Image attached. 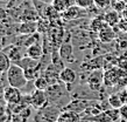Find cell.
<instances>
[{
  "mask_svg": "<svg viewBox=\"0 0 127 122\" xmlns=\"http://www.w3.org/2000/svg\"><path fill=\"white\" fill-rule=\"evenodd\" d=\"M6 74H7V80L9 86H13L15 88H19V89L26 88L27 83L29 82V80L26 76L25 69L18 63H12Z\"/></svg>",
  "mask_w": 127,
  "mask_h": 122,
  "instance_id": "obj_1",
  "label": "cell"
},
{
  "mask_svg": "<svg viewBox=\"0 0 127 122\" xmlns=\"http://www.w3.org/2000/svg\"><path fill=\"white\" fill-rule=\"evenodd\" d=\"M48 105H49V100L46 91L35 88L31 93V106L33 108H35L36 110H41Z\"/></svg>",
  "mask_w": 127,
  "mask_h": 122,
  "instance_id": "obj_2",
  "label": "cell"
},
{
  "mask_svg": "<svg viewBox=\"0 0 127 122\" xmlns=\"http://www.w3.org/2000/svg\"><path fill=\"white\" fill-rule=\"evenodd\" d=\"M86 14H88V9H84L77 5H72L69 8H66L64 12H62L61 16L64 21H72V20H77L83 16H86Z\"/></svg>",
  "mask_w": 127,
  "mask_h": 122,
  "instance_id": "obj_3",
  "label": "cell"
},
{
  "mask_svg": "<svg viewBox=\"0 0 127 122\" xmlns=\"http://www.w3.org/2000/svg\"><path fill=\"white\" fill-rule=\"evenodd\" d=\"M2 99L7 105H13V103H19L22 99V94H21V89L15 88L13 86H8L5 89L4 94H2Z\"/></svg>",
  "mask_w": 127,
  "mask_h": 122,
  "instance_id": "obj_4",
  "label": "cell"
},
{
  "mask_svg": "<svg viewBox=\"0 0 127 122\" xmlns=\"http://www.w3.org/2000/svg\"><path fill=\"white\" fill-rule=\"evenodd\" d=\"M103 82H104V73L101 71L95 69L88 76V86L91 91L98 92L100 89Z\"/></svg>",
  "mask_w": 127,
  "mask_h": 122,
  "instance_id": "obj_5",
  "label": "cell"
},
{
  "mask_svg": "<svg viewBox=\"0 0 127 122\" xmlns=\"http://www.w3.org/2000/svg\"><path fill=\"white\" fill-rule=\"evenodd\" d=\"M97 34H98V38H99L100 41H101V42H105V43L113 41L117 36L114 27H112V26H110V25H107V24H105L104 27L101 28Z\"/></svg>",
  "mask_w": 127,
  "mask_h": 122,
  "instance_id": "obj_6",
  "label": "cell"
},
{
  "mask_svg": "<svg viewBox=\"0 0 127 122\" xmlns=\"http://www.w3.org/2000/svg\"><path fill=\"white\" fill-rule=\"evenodd\" d=\"M76 79H77V74H76V72L73 71L72 68L64 67L60 73V82L64 83L66 86L72 85L76 81Z\"/></svg>",
  "mask_w": 127,
  "mask_h": 122,
  "instance_id": "obj_7",
  "label": "cell"
},
{
  "mask_svg": "<svg viewBox=\"0 0 127 122\" xmlns=\"http://www.w3.org/2000/svg\"><path fill=\"white\" fill-rule=\"evenodd\" d=\"M82 116L73 110H66L62 109L61 114L58 115L57 121L56 122H81Z\"/></svg>",
  "mask_w": 127,
  "mask_h": 122,
  "instance_id": "obj_8",
  "label": "cell"
},
{
  "mask_svg": "<svg viewBox=\"0 0 127 122\" xmlns=\"http://www.w3.org/2000/svg\"><path fill=\"white\" fill-rule=\"evenodd\" d=\"M2 51L8 55V58L11 59L12 63H18L20 60L23 58V53L19 46L11 45V46H8V47H5V49H2Z\"/></svg>",
  "mask_w": 127,
  "mask_h": 122,
  "instance_id": "obj_9",
  "label": "cell"
},
{
  "mask_svg": "<svg viewBox=\"0 0 127 122\" xmlns=\"http://www.w3.org/2000/svg\"><path fill=\"white\" fill-rule=\"evenodd\" d=\"M103 18H104L105 22L107 25H110V26H112V27H117L119 25V22L121 21V19H123L121 18V13L114 11L113 8H112L111 11L105 12L103 14Z\"/></svg>",
  "mask_w": 127,
  "mask_h": 122,
  "instance_id": "obj_10",
  "label": "cell"
},
{
  "mask_svg": "<svg viewBox=\"0 0 127 122\" xmlns=\"http://www.w3.org/2000/svg\"><path fill=\"white\" fill-rule=\"evenodd\" d=\"M60 56L64 62H72L73 61V54H72V46L69 41H64L61 45L60 48Z\"/></svg>",
  "mask_w": 127,
  "mask_h": 122,
  "instance_id": "obj_11",
  "label": "cell"
},
{
  "mask_svg": "<svg viewBox=\"0 0 127 122\" xmlns=\"http://www.w3.org/2000/svg\"><path fill=\"white\" fill-rule=\"evenodd\" d=\"M37 31V24L33 22V21H25L23 24H20L16 28V32L19 34H23V35H31L33 33Z\"/></svg>",
  "mask_w": 127,
  "mask_h": 122,
  "instance_id": "obj_12",
  "label": "cell"
},
{
  "mask_svg": "<svg viewBox=\"0 0 127 122\" xmlns=\"http://www.w3.org/2000/svg\"><path fill=\"white\" fill-rule=\"evenodd\" d=\"M43 52H44L43 51V47L37 42V43H33L31 46H28L27 51H26V54H27V56L32 58V59L41 60L43 58Z\"/></svg>",
  "mask_w": 127,
  "mask_h": 122,
  "instance_id": "obj_13",
  "label": "cell"
},
{
  "mask_svg": "<svg viewBox=\"0 0 127 122\" xmlns=\"http://www.w3.org/2000/svg\"><path fill=\"white\" fill-rule=\"evenodd\" d=\"M51 5L55 7V9H57L60 13H62L70 6L75 5V0H53Z\"/></svg>",
  "mask_w": 127,
  "mask_h": 122,
  "instance_id": "obj_14",
  "label": "cell"
},
{
  "mask_svg": "<svg viewBox=\"0 0 127 122\" xmlns=\"http://www.w3.org/2000/svg\"><path fill=\"white\" fill-rule=\"evenodd\" d=\"M12 65L11 59L8 58V55L5 53L2 49L0 51V73H7Z\"/></svg>",
  "mask_w": 127,
  "mask_h": 122,
  "instance_id": "obj_15",
  "label": "cell"
},
{
  "mask_svg": "<svg viewBox=\"0 0 127 122\" xmlns=\"http://www.w3.org/2000/svg\"><path fill=\"white\" fill-rule=\"evenodd\" d=\"M119 75H117V69H111L104 75V83L105 86H114L118 82Z\"/></svg>",
  "mask_w": 127,
  "mask_h": 122,
  "instance_id": "obj_16",
  "label": "cell"
},
{
  "mask_svg": "<svg viewBox=\"0 0 127 122\" xmlns=\"http://www.w3.org/2000/svg\"><path fill=\"white\" fill-rule=\"evenodd\" d=\"M49 86H50V83L44 75H40V76H37V78L34 80V87L36 89L47 91V89L49 88Z\"/></svg>",
  "mask_w": 127,
  "mask_h": 122,
  "instance_id": "obj_17",
  "label": "cell"
},
{
  "mask_svg": "<svg viewBox=\"0 0 127 122\" xmlns=\"http://www.w3.org/2000/svg\"><path fill=\"white\" fill-rule=\"evenodd\" d=\"M105 24H106V22H105V20H104V18H103V15H101V16H96V18H95V19L90 22V27H91V29H92L93 32L98 33L101 28L104 27Z\"/></svg>",
  "mask_w": 127,
  "mask_h": 122,
  "instance_id": "obj_18",
  "label": "cell"
},
{
  "mask_svg": "<svg viewBox=\"0 0 127 122\" xmlns=\"http://www.w3.org/2000/svg\"><path fill=\"white\" fill-rule=\"evenodd\" d=\"M107 100H108L110 106H111L112 108H120V107L124 105L123 101H121V99H120V96H119V93H113V94H111L107 98Z\"/></svg>",
  "mask_w": 127,
  "mask_h": 122,
  "instance_id": "obj_19",
  "label": "cell"
},
{
  "mask_svg": "<svg viewBox=\"0 0 127 122\" xmlns=\"http://www.w3.org/2000/svg\"><path fill=\"white\" fill-rule=\"evenodd\" d=\"M126 5H127V2L125 0H112L111 7L113 8L114 11H117V12L123 13V11L125 9V7H126Z\"/></svg>",
  "mask_w": 127,
  "mask_h": 122,
  "instance_id": "obj_20",
  "label": "cell"
},
{
  "mask_svg": "<svg viewBox=\"0 0 127 122\" xmlns=\"http://www.w3.org/2000/svg\"><path fill=\"white\" fill-rule=\"evenodd\" d=\"M75 5H77L84 9H90V8H93L96 6L95 0H75Z\"/></svg>",
  "mask_w": 127,
  "mask_h": 122,
  "instance_id": "obj_21",
  "label": "cell"
},
{
  "mask_svg": "<svg viewBox=\"0 0 127 122\" xmlns=\"http://www.w3.org/2000/svg\"><path fill=\"white\" fill-rule=\"evenodd\" d=\"M9 86L7 80V74L6 73H0V96H2L5 89Z\"/></svg>",
  "mask_w": 127,
  "mask_h": 122,
  "instance_id": "obj_22",
  "label": "cell"
},
{
  "mask_svg": "<svg viewBox=\"0 0 127 122\" xmlns=\"http://www.w3.org/2000/svg\"><path fill=\"white\" fill-rule=\"evenodd\" d=\"M9 122H28V118H26L21 113H13L11 114Z\"/></svg>",
  "mask_w": 127,
  "mask_h": 122,
  "instance_id": "obj_23",
  "label": "cell"
},
{
  "mask_svg": "<svg viewBox=\"0 0 127 122\" xmlns=\"http://www.w3.org/2000/svg\"><path fill=\"white\" fill-rule=\"evenodd\" d=\"M112 4V0H95V5L97 6L98 9H106L107 7H110Z\"/></svg>",
  "mask_w": 127,
  "mask_h": 122,
  "instance_id": "obj_24",
  "label": "cell"
},
{
  "mask_svg": "<svg viewBox=\"0 0 127 122\" xmlns=\"http://www.w3.org/2000/svg\"><path fill=\"white\" fill-rule=\"evenodd\" d=\"M7 115V109H5L4 107H0V122H9V118Z\"/></svg>",
  "mask_w": 127,
  "mask_h": 122,
  "instance_id": "obj_25",
  "label": "cell"
},
{
  "mask_svg": "<svg viewBox=\"0 0 127 122\" xmlns=\"http://www.w3.org/2000/svg\"><path fill=\"white\" fill-rule=\"evenodd\" d=\"M8 16H9V13H8L7 9H5V8H0V22H2V21H7Z\"/></svg>",
  "mask_w": 127,
  "mask_h": 122,
  "instance_id": "obj_26",
  "label": "cell"
},
{
  "mask_svg": "<svg viewBox=\"0 0 127 122\" xmlns=\"http://www.w3.org/2000/svg\"><path fill=\"white\" fill-rule=\"evenodd\" d=\"M119 112H120V116H121V119L127 121V103H124L123 106L120 107Z\"/></svg>",
  "mask_w": 127,
  "mask_h": 122,
  "instance_id": "obj_27",
  "label": "cell"
},
{
  "mask_svg": "<svg viewBox=\"0 0 127 122\" xmlns=\"http://www.w3.org/2000/svg\"><path fill=\"white\" fill-rule=\"evenodd\" d=\"M118 93H119V96H120V99H121L123 103H127V88L121 89V91L118 92Z\"/></svg>",
  "mask_w": 127,
  "mask_h": 122,
  "instance_id": "obj_28",
  "label": "cell"
},
{
  "mask_svg": "<svg viewBox=\"0 0 127 122\" xmlns=\"http://www.w3.org/2000/svg\"><path fill=\"white\" fill-rule=\"evenodd\" d=\"M118 27L121 29L123 32H125V33H127V20H124L121 19V21L119 22V25H118Z\"/></svg>",
  "mask_w": 127,
  "mask_h": 122,
  "instance_id": "obj_29",
  "label": "cell"
},
{
  "mask_svg": "<svg viewBox=\"0 0 127 122\" xmlns=\"http://www.w3.org/2000/svg\"><path fill=\"white\" fill-rule=\"evenodd\" d=\"M121 18L124 20H127V5H126V7H125V9L123 11V13H121Z\"/></svg>",
  "mask_w": 127,
  "mask_h": 122,
  "instance_id": "obj_30",
  "label": "cell"
},
{
  "mask_svg": "<svg viewBox=\"0 0 127 122\" xmlns=\"http://www.w3.org/2000/svg\"><path fill=\"white\" fill-rule=\"evenodd\" d=\"M81 122H93V121L89 120V119H83V118H82V121H81Z\"/></svg>",
  "mask_w": 127,
  "mask_h": 122,
  "instance_id": "obj_31",
  "label": "cell"
}]
</instances>
